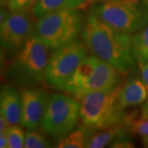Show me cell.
<instances>
[{
    "label": "cell",
    "instance_id": "1",
    "mask_svg": "<svg viewBox=\"0 0 148 148\" xmlns=\"http://www.w3.org/2000/svg\"><path fill=\"white\" fill-rule=\"evenodd\" d=\"M82 36L91 55L107 62L122 73H127L137 61L132 53L131 37L111 27L94 15L85 21Z\"/></svg>",
    "mask_w": 148,
    "mask_h": 148
},
{
    "label": "cell",
    "instance_id": "2",
    "mask_svg": "<svg viewBox=\"0 0 148 148\" xmlns=\"http://www.w3.org/2000/svg\"><path fill=\"white\" fill-rule=\"evenodd\" d=\"M122 73L94 55L86 56L61 89L81 101L88 93L118 86Z\"/></svg>",
    "mask_w": 148,
    "mask_h": 148
},
{
    "label": "cell",
    "instance_id": "3",
    "mask_svg": "<svg viewBox=\"0 0 148 148\" xmlns=\"http://www.w3.org/2000/svg\"><path fill=\"white\" fill-rule=\"evenodd\" d=\"M120 86L93 91L81 100L80 118L86 130H101L125 123L127 114L119 105Z\"/></svg>",
    "mask_w": 148,
    "mask_h": 148
},
{
    "label": "cell",
    "instance_id": "4",
    "mask_svg": "<svg viewBox=\"0 0 148 148\" xmlns=\"http://www.w3.org/2000/svg\"><path fill=\"white\" fill-rule=\"evenodd\" d=\"M124 34H133L148 24V0H107L91 7L90 13Z\"/></svg>",
    "mask_w": 148,
    "mask_h": 148
},
{
    "label": "cell",
    "instance_id": "5",
    "mask_svg": "<svg viewBox=\"0 0 148 148\" xmlns=\"http://www.w3.org/2000/svg\"><path fill=\"white\" fill-rule=\"evenodd\" d=\"M82 28L78 9H62L40 17L35 26V35L49 49H55L76 40Z\"/></svg>",
    "mask_w": 148,
    "mask_h": 148
},
{
    "label": "cell",
    "instance_id": "6",
    "mask_svg": "<svg viewBox=\"0 0 148 148\" xmlns=\"http://www.w3.org/2000/svg\"><path fill=\"white\" fill-rule=\"evenodd\" d=\"M80 110L81 104L74 98L53 94L48 100L41 128L56 139L66 138L75 128Z\"/></svg>",
    "mask_w": 148,
    "mask_h": 148
},
{
    "label": "cell",
    "instance_id": "7",
    "mask_svg": "<svg viewBox=\"0 0 148 148\" xmlns=\"http://www.w3.org/2000/svg\"><path fill=\"white\" fill-rule=\"evenodd\" d=\"M88 49L84 42L74 40L54 49L48 63L45 80L50 86L61 90L82 60Z\"/></svg>",
    "mask_w": 148,
    "mask_h": 148
},
{
    "label": "cell",
    "instance_id": "8",
    "mask_svg": "<svg viewBox=\"0 0 148 148\" xmlns=\"http://www.w3.org/2000/svg\"><path fill=\"white\" fill-rule=\"evenodd\" d=\"M49 59L47 45L33 35L18 51L14 68L23 78L40 82L45 79Z\"/></svg>",
    "mask_w": 148,
    "mask_h": 148
},
{
    "label": "cell",
    "instance_id": "9",
    "mask_svg": "<svg viewBox=\"0 0 148 148\" xmlns=\"http://www.w3.org/2000/svg\"><path fill=\"white\" fill-rule=\"evenodd\" d=\"M34 32L35 27L27 9L11 11L1 22V45L8 52H18Z\"/></svg>",
    "mask_w": 148,
    "mask_h": 148
},
{
    "label": "cell",
    "instance_id": "10",
    "mask_svg": "<svg viewBox=\"0 0 148 148\" xmlns=\"http://www.w3.org/2000/svg\"><path fill=\"white\" fill-rule=\"evenodd\" d=\"M21 97V124L29 129H35L41 124L49 98L44 90L37 88L25 89L22 90Z\"/></svg>",
    "mask_w": 148,
    "mask_h": 148
},
{
    "label": "cell",
    "instance_id": "11",
    "mask_svg": "<svg viewBox=\"0 0 148 148\" xmlns=\"http://www.w3.org/2000/svg\"><path fill=\"white\" fill-rule=\"evenodd\" d=\"M0 111L10 125L21 123L22 103L21 97L16 90L9 86H3L0 95Z\"/></svg>",
    "mask_w": 148,
    "mask_h": 148
},
{
    "label": "cell",
    "instance_id": "12",
    "mask_svg": "<svg viewBox=\"0 0 148 148\" xmlns=\"http://www.w3.org/2000/svg\"><path fill=\"white\" fill-rule=\"evenodd\" d=\"M147 96V90L143 81L132 78L120 87L118 101L122 109L125 110L127 107L143 104Z\"/></svg>",
    "mask_w": 148,
    "mask_h": 148
},
{
    "label": "cell",
    "instance_id": "13",
    "mask_svg": "<svg viewBox=\"0 0 148 148\" xmlns=\"http://www.w3.org/2000/svg\"><path fill=\"white\" fill-rule=\"evenodd\" d=\"M128 129L124 123L115 127L97 130L86 139L85 147L101 148L113 143L119 138H127Z\"/></svg>",
    "mask_w": 148,
    "mask_h": 148
},
{
    "label": "cell",
    "instance_id": "14",
    "mask_svg": "<svg viewBox=\"0 0 148 148\" xmlns=\"http://www.w3.org/2000/svg\"><path fill=\"white\" fill-rule=\"evenodd\" d=\"M82 0H38L33 8V14L38 18L62 9H85Z\"/></svg>",
    "mask_w": 148,
    "mask_h": 148
},
{
    "label": "cell",
    "instance_id": "15",
    "mask_svg": "<svg viewBox=\"0 0 148 148\" xmlns=\"http://www.w3.org/2000/svg\"><path fill=\"white\" fill-rule=\"evenodd\" d=\"M133 56L138 63L148 61V24L131 37Z\"/></svg>",
    "mask_w": 148,
    "mask_h": 148
},
{
    "label": "cell",
    "instance_id": "16",
    "mask_svg": "<svg viewBox=\"0 0 148 148\" xmlns=\"http://www.w3.org/2000/svg\"><path fill=\"white\" fill-rule=\"evenodd\" d=\"M124 124L129 132L139 135L142 139L148 138V117L137 118L134 113L127 114Z\"/></svg>",
    "mask_w": 148,
    "mask_h": 148
},
{
    "label": "cell",
    "instance_id": "17",
    "mask_svg": "<svg viewBox=\"0 0 148 148\" xmlns=\"http://www.w3.org/2000/svg\"><path fill=\"white\" fill-rule=\"evenodd\" d=\"M84 127L72 132L66 138L61 139L57 145L58 148H82L85 147L86 142V134Z\"/></svg>",
    "mask_w": 148,
    "mask_h": 148
},
{
    "label": "cell",
    "instance_id": "18",
    "mask_svg": "<svg viewBox=\"0 0 148 148\" xmlns=\"http://www.w3.org/2000/svg\"><path fill=\"white\" fill-rule=\"evenodd\" d=\"M27 148H48L51 147L50 143L42 134L35 131H28L25 134V145Z\"/></svg>",
    "mask_w": 148,
    "mask_h": 148
},
{
    "label": "cell",
    "instance_id": "19",
    "mask_svg": "<svg viewBox=\"0 0 148 148\" xmlns=\"http://www.w3.org/2000/svg\"><path fill=\"white\" fill-rule=\"evenodd\" d=\"M8 147L21 148L25 145V133L21 127L11 125L8 132Z\"/></svg>",
    "mask_w": 148,
    "mask_h": 148
},
{
    "label": "cell",
    "instance_id": "20",
    "mask_svg": "<svg viewBox=\"0 0 148 148\" xmlns=\"http://www.w3.org/2000/svg\"><path fill=\"white\" fill-rule=\"evenodd\" d=\"M34 0H1L2 5L10 11H19L27 9Z\"/></svg>",
    "mask_w": 148,
    "mask_h": 148
},
{
    "label": "cell",
    "instance_id": "21",
    "mask_svg": "<svg viewBox=\"0 0 148 148\" xmlns=\"http://www.w3.org/2000/svg\"><path fill=\"white\" fill-rule=\"evenodd\" d=\"M110 147L115 148H132L134 147L132 144L129 140H127V138H119L116 141H114L113 143H111Z\"/></svg>",
    "mask_w": 148,
    "mask_h": 148
},
{
    "label": "cell",
    "instance_id": "22",
    "mask_svg": "<svg viewBox=\"0 0 148 148\" xmlns=\"http://www.w3.org/2000/svg\"><path fill=\"white\" fill-rule=\"evenodd\" d=\"M138 67L141 71L142 74V78L143 82L147 87L148 94V61L147 62H142V63H138Z\"/></svg>",
    "mask_w": 148,
    "mask_h": 148
},
{
    "label": "cell",
    "instance_id": "23",
    "mask_svg": "<svg viewBox=\"0 0 148 148\" xmlns=\"http://www.w3.org/2000/svg\"><path fill=\"white\" fill-rule=\"evenodd\" d=\"M10 124L2 114L0 115V132H6L10 127Z\"/></svg>",
    "mask_w": 148,
    "mask_h": 148
},
{
    "label": "cell",
    "instance_id": "24",
    "mask_svg": "<svg viewBox=\"0 0 148 148\" xmlns=\"http://www.w3.org/2000/svg\"><path fill=\"white\" fill-rule=\"evenodd\" d=\"M6 132H0V147L6 148L8 147V135Z\"/></svg>",
    "mask_w": 148,
    "mask_h": 148
},
{
    "label": "cell",
    "instance_id": "25",
    "mask_svg": "<svg viewBox=\"0 0 148 148\" xmlns=\"http://www.w3.org/2000/svg\"><path fill=\"white\" fill-rule=\"evenodd\" d=\"M82 3H84L86 8H87L88 7L90 6H93L96 3H99V2H104V1H106V0H82Z\"/></svg>",
    "mask_w": 148,
    "mask_h": 148
},
{
    "label": "cell",
    "instance_id": "26",
    "mask_svg": "<svg viewBox=\"0 0 148 148\" xmlns=\"http://www.w3.org/2000/svg\"><path fill=\"white\" fill-rule=\"evenodd\" d=\"M142 114H143V116L148 117V99L142 107Z\"/></svg>",
    "mask_w": 148,
    "mask_h": 148
},
{
    "label": "cell",
    "instance_id": "27",
    "mask_svg": "<svg viewBox=\"0 0 148 148\" xmlns=\"http://www.w3.org/2000/svg\"><path fill=\"white\" fill-rule=\"evenodd\" d=\"M142 141H143V146H144L145 147H148V138H143Z\"/></svg>",
    "mask_w": 148,
    "mask_h": 148
},
{
    "label": "cell",
    "instance_id": "28",
    "mask_svg": "<svg viewBox=\"0 0 148 148\" xmlns=\"http://www.w3.org/2000/svg\"><path fill=\"white\" fill-rule=\"evenodd\" d=\"M34 1H38V0H34Z\"/></svg>",
    "mask_w": 148,
    "mask_h": 148
},
{
    "label": "cell",
    "instance_id": "29",
    "mask_svg": "<svg viewBox=\"0 0 148 148\" xmlns=\"http://www.w3.org/2000/svg\"><path fill=\"white\" fill-rule=\"evenodd\" d=\"M106 1H107V0H106Z\"/></svg>",
    "mask_w": 148,
    "mask_h": 148
}]
</instances>
